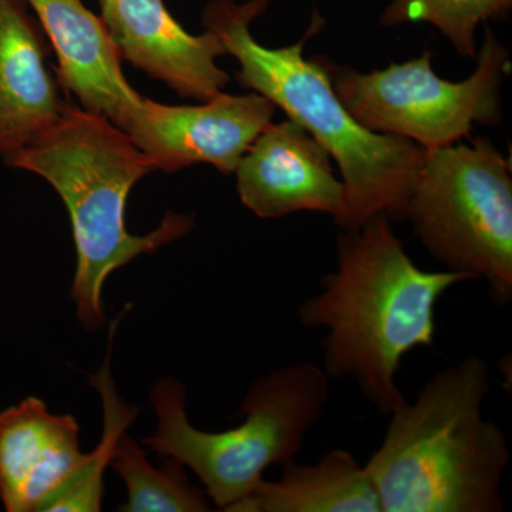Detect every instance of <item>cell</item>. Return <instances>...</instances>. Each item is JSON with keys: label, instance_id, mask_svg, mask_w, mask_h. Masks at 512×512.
<instances>
[{"label": "cell", "instance_id": "cell-17", "mask_svg": "<svg viewBox=\"0 0 512 512\" xmlns=\"http://www.w3.org/2000/svg\"><path fill=\"white\" fill-rule=\"evenodd\" d=\"M512 0H392L384 9L383 26L430 23L461 56L476 59L477 29L490 20L505 19Z\"/></svg>", "mask_w": 512, "mask_h": 512}, {"label": "cell", "instance_id": "cell-5", "mask_svg": "<svg viewBox=\"0 0 512 512\" xmlns=\"http://www.w3.org/2000/svg\"><path fill=\"white\" fill-rule=\"evenodd\" d=\"M329 379L323 367L311 362L276 369L249 387L241 404L245 420L218 433L192 426L183 383L160 380L150 394L157 431L143 443L190 468L212 503L232 512L264 481L269 467L282 466L301 453L306 436L325 412Z\"/></svg>", "mask_w": 512, "mask_h": 512}, {"label": "cell", "instance_id": "cell-14", "mask_svg": "<svg viewBox=\"0 0 512 512\" xmlns=\"http://www.w3.org/2000/svg\"><path fill=\"white\" fill-rule=\"evenodd\" d=\"M232 512H382L365 466L346 450L318 463L282 464V476L262 481Z\"/></svg>", "mask_w": 512, "mask_h": 512}, {"label": "cell", "instance_id": "cell-11", "mask_svg": "<svg viewBox=\"0 0 512 512\" xmlns=\"http://www.w3.org/2000/svg\"><path fill=\"white\" fill-rule=\"evenodd\" d=\"M49 37L60 83L82 109L123 128L143 100L127 82L116 43L83 0H26Z\"/></svg>", "mask_w": 512, "mask_h": 512}, {"label": "cell", "instance_id": "cell-3", "mask_svg": "<svg viewBox=\"0 0 512 512\" xmlns=\"http://www.w3.org/2000/svg\"><path fill=\"white\" fill-rule=\"evenodd\" d=\"M487 360L468 355L390 413L383 443L365 464L382 512H501L511 451L483 414Z\"/></svg>", "mask_w": 512, "mask_h": 512}, {"label": "cell", "instance_id": "cell-10", "mask_svg": "<svg viewBox=\"0 0 512 512\" xmlns=\"http://www.w3.org/2000/svg\"><path fill=\"white\" fill-rule=\"evenodd\" d=\"M101 20L121 57L180 94L207 101L229 76L217 64L225 55L210 30L191 35L165 8L164 0H100Z\"/></svg>", "mask_w": 512, "mask_h": 512}, {"label": "cell", "instance_id": "cell-8", "mask_svg": "<svg viewBox=\"0 0 512 512\" xmlns=\"http://www.w3.org/2000/svg\"><path fill=\"white\" fill-rule=\"evenodd\" d=\"M198 106H168L143 97L121 128L156 170L175 173L210 164L234 174L276 107L258 93H218Z\"/></svg>", "mask_w": 512, "mask_h": 512}, {"label": "cell", "instance_id": "cell-16", "mask_svg": "<svg viewBox=\"0 0 512 512\" xmlns=\"http://www.w3.org/2000/svg\"><path fill=\"white\" fill-rule=\"evenodd\" d=\"M103 400L104 426L99 446L87 453L86 463L77 470L66 484L43 504L40 512H99L104 495V473L110 466L114 447L133 423L137 407L127 406L117 394L116 384L110 372V355L99 373L92 377Z\"/></svg>", "mask_w": 512, "mask_h": 512}, {"label": "cell", "instance_id": "cell-9", "mask_svg": "<svg viewBox=\"0 0 512 512\" xmlns=\"http://www.w3.org/2000/svg\"><path fill=\"white\" fill-rule=\"evenodd\" d=\"M234 174L242 204L262 220L308 211L336 221L345 205V187L333 171L332 157L292 120L269 124Z\"/></svg>", "mask_w": 512, "mask_h": 512}, {"label": "cell", "instance_id": "cell-15", "mask_svg": "<svg viewBox=\"0 0 512 512\" xmlns=\"http://www.w3.org/2000/svg\"><path fill=\"white\" fill-rule=\"evenodd\" d=\"M110 466L126 484L128 500L124 512H207L211 511L204 488L195 487L184 473V466L168 458L163 467L151 466L146 451L121 434L114 447Z\"/></svg>", "mask_w": 512, "mask_h": 512}, {"label": "cell", "instance_id": "cell-6", "mask_svg": "<svg viewBox=\"0 0 512 512\" xmlns=\"http://www.w3.org/2000/svg\"><path fill=\"white\" fill-rule=\"evenodd\" d=\"M406 221L447 271L487 284L491 301H512V170L488 138L429 148Z\"/></svg>", "mask_w": 512, "mask_h": 512}, {"label": "cell", "instance_id": "cell-4", "mask_svg": "<svg viewBox=\"0 0 512 512\" xmlns=\"http://www.w3.org/2000/svg\"><path fill=\"white\" fill-rule=\"evenodd\" d=\"M5 160L45 178L66 205L77 252L70 296L90 332L106 323L101 293L107 278L194 227L190 215L167 212L150 234L128 231V195L156 168L121 128L82 107L66 104L52 126Z\"/></svg>", "mask_w": 512, "mask_h": 512}, {"label": "cell", "instance_id": "cell-12", "mask_svg": "<svg viewBox=\"0 0 512 512\" xmlns=\"http://www.w3.org/2000/svg\"><path fill=\"white\" fill-rule=\"evenodd\" d=\"M79 424L28 397L0 412V501L9 512H40L86 463Z\"/></svg>", "mask_w": 512, "mask_h": 512}, {"label": "cell", "instance_id": "cell-2", "mask_svg": "<svg viewBox=\"0 0 512 512\" xmlns=\"http://www.w3.org/2000/svg\"><path fill=\"white\" fill-rule=\"evenodd\" d=\"M269 2L211 0L202 13V25L218 37L225 55L238 60V83L284 111L336 161L345 187V205L335 221L338 227L359 228L379 214L406 221L426 148L406 138L373 133L357 123L333 89L325 57L303 55L306 40L322 28L318 15L295 45L262 46L251 25L264 15Z\"/></svg>", "mask_w": 512, "mask_h": 512}, {"label": "cell", "instance_id": "cell-1", "mask_svg": "<svg viewBox=\"0 0 512 512\" xmlns=\"http://www.w3.org/2000/svg\"><path fill=\"white\" fill-rule=\"evenodd\" d=\"M468 281L460 272L414 264L392 220L379 214L339 235L335 271L299 306L298 316L306 328L328 330L326 375L352 380L390 416L406 400L397 384L404 356L433 345L440 299Z\"/></svg>", "mask_w": 512, "mask_h": 512}, {"label": "cell", "instance_id": "cell-7", "mask_svg": "<svg viewBox=\"0 0 512 512\" xmlns=\"http://www.w3.org/2000/svg\"><path fill=\"white\" fill-rule=\"evenodd\" d=\"M431 57L426 50L409 62L369 73L328 59L325 64L339 99L373 133L406 138L429 150L460 143L477 124L500 123L510 53L490 29H485L476 69L466 80L441 79Z\"/></svg>", "mask_w": 512, "mask_h": 512}, {"label": "cell", "instance_id": "cell-13", "mask_svg": "<svg viewBox=\"0 0 512 512\" xmlns=\"http://www.w3.org/2000/svg\"><path fill=\"white\" fill-rule=\"evenodd\" d=\"M45 49L26 0H0V157L52 126L67 104L47 70Z\"/></svg>", "mask_w": 512, "mask_h": 512}]
</instances>
